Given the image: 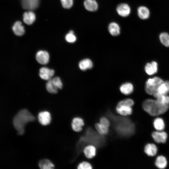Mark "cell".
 <instances>
[{
  "instance_id": "6da1fadb",
  "label": "cell",
  "mask_w": 169,
  "mask_h": 169,
  "mask_svg": "<svg viewBox=\"0 0 169 169\" xmlns=\"http://www.w3.org/2000/svg\"><path fill=\"white\" fill-rule=\"evenodd\" d=\"M108 115L112 120L116 131L119 134L127 137L134 133L135 125L129 119L125 116H115L110 112L108 113Z\"/></svg>"
},
{
  "instance_id": "7a4b0ae2",
  "label": "cell",
  "mask_w": 169,
  "mask_h": 169,
  "mask_svg": "<svg viewBox=\"0 0 169 169\" xmlns=\"http://www.w3.org/2000/svg\"><path fill=\"white\" fill-rule=\"evenodd\" d=\"M102 135L98 134L90 128L86 130L84 135L81 137L78 143V151H80L85 145L92 144L98 146L104 144L105 140Z\"/></svg>"
},
{
  "instance_id": "3957f363",
  "label": "cell",
  "mask_w": 169,
  "mask_h": 169,
  "mask_svg": "<svg viewBox=\"0 0 169 169\" xmlns=\"http://www.w3.org/2000/svg\"><path fill=\"white\" fill-rule=\"evenodd\" d=\"M35 120V118L27 109L20 110L15 116L13 119V124L19 135H23L25 131L24 127L28 123Z\"/></svg>"
},
{
  "instance_id": "277c9868",
  "label": "cell",
  "mask_w": 169,
  "mask_h": 169,
  "mask_svg": "<svg viewBox=\"0 0 169 169\" xmlns=\"http://www.w3.org/2000/svg\"><path fill=\"white\" fill-rule=\"evenodd\" d=\"M142 107L144 110L150 115L156 116L166 112L169 108V105L160 104L156 100L148 99L143 102Z\"/></svg>"
},
{
  "instance_id": "5b68a950",
  "label": "cell",
  "mask_w": 169,
  "mask_h": 169,
  "mask_svg": "<svg viewBox=\"0 0 169 169\" xmlns=\"http://www.w3.org/2000/svg\"><path fill=\"white\" fill-rule=\"evenodd\" d=\"M163 82L161 78L157 77L149 79L146 83V92L149 95H153L156 91L158 87Z\"/></svg>"
},
{
  "instance_id": "8992f818",
  "label": "cell",
  "mask_w": 169,
  "mask_h": 169,
  "mask_svg": "<svg viewBox=\"0 0 169 169\" xmlns=\"http://www.w3.org/2000/svg\"><path fill=\"white\" fill-rule=\"evenodd\" d=\"M151 136L154 141L157 143H165L167 138V134L162 131H154Z\"/></svg>"
},
{
  "instance_id": "52a82bcc",
  "label": "cell",
  "mask_w": 169,
  "mask_h": 169,
  "mask_svg": "<svg viewBox=\"0 0 169 169\" xmlns=\"http://www.w3.org/2000/svg\"><path fill=\"white\" fill-rule=\"evenodd\" d=\"M36 58L37 61L39 63L44 65L48 63L49 59V55L47 52L44 50H40L36 53Z\"/></svg>"
},
{
  "instance_id": "ba28073f",
  "label": "cell",
  "mask_w": 169,
  "mask_h": 169,
  "mask_svg": "<svg viewBox=\"0 0 169 169\" xmlns=\"http://www.w3.org/2000/svg\"><path fill=\"white\" fill-rule=\"evenodd\" d=\"M54 73V71L53 69L43 67L40 69L39 74L42 79L48 80L51 79Z\"/></svg>"
},
{
  "instance_id": "9c48e42d",
  "label": "cell",
  "mask_w": 169,
  "mask_h": 169,
  "mask_svg": "<svg viewBox=\"0 0 169 169\" xmlns=\"http://www.w3.org/2000/svg\"><path fill=\"white\" fill-rule=\"evenodd\" d=\"M116 110L119 114L124 116L130 115L132 112L131 107L119 103L117 106Z\"/></svg>"
},
{
  "instance_id": "30bf717a",
  "label": "cell",
  "mask_w": 169,
  "mask_h": 169,
  "mask_svg": "<svg viewBox=\"0 0 169 169\" xmlns=\"http://www.w3.org/2000/svg\"><path fill=\"white\" fill-rule=\"evenodd\" d=\"M38 118L39 122L43 125L49 124L51 121L50 114L48 111H44L39 113Z\"/></svg>"
},
{
  "instance_id": "8fae6325",
  "label": "cell",
  "mask_w": 169,
  "mask_h": 169,
  "mask_svg": "<svg viewBox=\"0 0 169 169\" xmlns=\"http://www.w3.org/2000/svg\"><path fill=\"white\" fill-rule=\"evenodd\" d=\"M169 92V81L163 82L158 87L153 95L154 97L159 95H166Z\"/></svg>"
},
{
  "instance_id": "7c38bea8",
  "label": "cell",
  "mask_w": 169,
  "mask_h": 169,
  "mask_svg": "<svg viewBox=\"0 0 169 169\" xmlns=\"http://www.w3.org/2000/svg\"><path fill=\"white\" fill-rule=\"evenodd\" d=\"M118 14L120 16L126 17L128 16L131 12V8L127 4L122 3L119 4L116 8Z\"/></svg>"
},
{
  "instance_id": "4fadbf2b",
  "label": "cell",
  "mask_w": 169,
  "mask_h": 169,
  "mask_svg": "<svg viewBox=\"0 0 169 169\" xmlns=\"http://www.w3.org/2000/svg\"><path fill=\"white\" fill-rule=\"evenodd\" d=\"M145 69L146 73L149 75L156 74L158 71V64L156 61H152L146 64Z\"/></svg>"
},
{
  "instance_id": "5bb4252c",
  "label": "cell",
  "mask_w": 169,
  "mask_h": 169,
  "mask_svg": "<svg viewBox=\"0 0 169 169\" xmlns=\"http://www.w3.org/2000/svg\"><path fill=\"white\" fill-rule=\"evenodd\" d=\"M23 8L25 9L33 10L36 8L39 0H21Z\"/></svg>"
},
{
  "instance_id": "9a60e30c",
  "label": "cell",
  "mask_w": 169,
  "mask_h": 169,
  "mask_svg": "<svg viewBox=\"0 0 169 169\" xmlns=\"http://www.w3.org/2000/svg\"><path fill=\"white\" fill-rule=\"evenodd\" d=\"M84 123L82 119L79 117H75L73 120L72 123V127L75 131L79 132L82 129Z\"/></svg>"
},
{
  "instance_id": "2e32d148",
  "label": "cell",
  "mask_w": 169,
  "mask_h": 169,
  "mask_svg": "<svg viewBox=\"0 0 169 169\" xmlns=\"http://www.w3.org/2000/svg\"><path fill=\"white\" fill-rule=\"evenodd\" d=\"M144 152L148 156H153L157 154V148L154 144L148 143L145 147Z\"/></svg>"
},
{
  "instance_id": "e0dca14e",
  "label": "cell",
  "mask_w": 169,
  "mask_h": 169,
  "mask_svg": "<svg viewBox=\"0 0 169 169\" xmlns=\"http://www.w3.org/2000/svg\"><path fill=\"white\" fill-rule=\"evenodd\" d=\"M92 61L89 59H85L80 61L78 66L79 69L82 71L91 69L93 66Z\"/></svg>"
},
{
  "instance_id": "ac0fdd59",
  "label": "cell",
  "mask_w": 169,
  "mask_h": 169,
  "mask_svg": "<svg viewBox=\"0 0 169 169\" xmlns=\"http://www.w3.org/2000/svg\"><path fill=\"white\" fill-rule=\"evenodd\" d=\"M23 22L28 25L32 24L35 20V14L32 11L25 12L23 13Z\"/></svg>"
},
{
  "instance_id": "d6986e66",
  "label": "cell",
  "mask_w": 169,
  "mask_h": 169,
  "mask_svg": "<svg viewBox=\"0 0 169 169\" xmlns=\"http://www.w3.org/2000/svg\"><path fill=\"white\" fill-rule=\"evenodd\" d=\"M133 89L132 84L128 82L122 84L120 87V91L125 95H129L132 93Z\"/></svg>"
},
{
  "instance_id": "ffe728a7",
  "label": "cell",
  "mask_w": 169,
  "mask_h": 169,
  "mask_svg": "<svg viewBox=\"0 0 169 169\" xmlns=\"http://www.w3.org/2000/svg\"><path fill=\"white\" fill-rule=\"evenodd\" d=\"M12 29L14 33L17 36H21L23 35L25 30L22 23L19 21L16 22L13 26Z\"/></svg>"
},
{
  "instance_id": "44dd1931",
  "label": "cell",
  "mask_w": 169,
  "mask_h": 169,
  "mask_svg": "<svg viewBox=\"0 0 169 169\" xmlns=\"http://www.w3.org/2000/svg\"><path fill=\"white\" fill-rule=\"evenodd\" d=\"M84 6L85 9L90 11H95L97 9L98 5L95 0H85Z\"/></svg>"
},
{
  "instance_id": "7402d4cb",
  "label": "cell",
  "mask_w": 169,
  "mask_h": 169,
  "mask_svg": "<svg viewBox=\"0 0 169 169\" xmlns=\"http://www.w3.org/2000/svg\"><path fill=\"white\" fill-rule=\"evenodd\" d=\"M96 151L95 147L92 145L86 146L84 150V152L85 156L89 159L92 158L95 156Z\"/></svg>"
},
{
  "instance_id": "603a6c76",
  "label": "cell",
  "mask_w": 169,
  "mask_h": 169,
  "mask_svg": "<svg viewBox=\"0 0 169 169\" xmlns=\"http://www.w3.org/2000/svg\"><path fill=\"white\" fill-rule=\"evenodd\" d=\"M155 164L156 166L159 169H163L166 168L167 165V161L165 157L159 156L156 158Z\"/></svg>"
},
{
  "instance_id": "cb8c5ba5",
  "label": "cell",
  "mask_w": 169,
  "mask_h": 169,
  "mask_svg": "<svg viewBox=\"0 0 169 169\" xmlns=\"http://www.w3.org/2000/svg\"><path fill=\"white\" fill-rule=\"evenodd\" d=\"M110 33L114 36H117L120 33V28L118 24L115 22L110 23L108 26Z\"/></svg>"
},
{
  "instance_id": "d4e9b609",
  "label": "cell",
  "mask_w": 169,
  "mask_h": 169,
  "mask_svg": "<svg viewBox=\"0 0 169 169\" xmlns=\"http://www.w3.org/2000/svg\"><path fill=\"white\" fill-rule=\"evenodd\" d=\"M139 17L141 19H145L148 18L150 12L148 8L145 6H141L138 9Z\"/></svg>"
},
{
  "instance_id": "484cf974",
  "label": "cell",
  "mask_w": 169,
  "mask_h": 169,
  "mask_svg": "<svg viewBox=\"0 0 169 169\" xmlns=\"http://www.w3.org/2000/svg\"><path fill=\"white\" fill-rule=\"evenodd\" d=\"M153 125L154 128L157 131H162L165 127L164 122L160 117H157L154 119Z\"/></svg>"
},
{
  "instance_id": "4316f807",
  "label": "cell",
  "mask_w": 169,
  "mask_h": 169,
  "mask_svg": "<svg viewBox=\"0 0 169 169\" xmlns=\"http://www.w3.org/2000/svg\"><path fill=\"white\" fill-rule=\"evenodd\" d=\"M40 168L42 169H53L54 166L49 160L44 159L40 161L38 163Z\"/></svg>"
},
{
  "instance_id": "83f0119b",
  "label": "cell",
  "mask_w": 169,
  "mask_h": 169,
  "mask_svg": "<svg viewBox=\"0 0 169 169\" xmlns=\"http://www.w3.org/2000/svg\"><path fill=\"white\" fill-rule=\"evenodd\" d=\"M157 102L161 104L169 105V96L166 95H159L155 97Z\"/></svg>"
},
{
  "instance_id": "f1b7e54d",
  "label": "cell",
  "mask_w": 169,
  "mask_h": 169,
  "mask_svg": "<svg viewBox=\"0 0 169 169\" xmlns=\"http://www.w3.org/2000/svg\"><path fill=\"white\" fill-rule=\"evenodd\" d=\"M95 127L98 133L102 135H106L108 133V127L100 123H96L95 125Z\"/></svg>"
},
{
  "instance_id": "f546056e",
  "label": "cell",
  "mask_w": 169,
  "mask_h": 169,
  "mask_svg": "<svg viewBox=\"0 0 169 169\" xmlns=\"http://www.w3.org/2000/svg\"><path fill=\"white\" fill-rule=\"evenodd\" d=\"M161 43L166 47H169V34L165 32L161 33L159 36Z\"/></svg>"
},
{
  "instance_id": "4dcf8cb0",
  "label": "cell",
  "mask_w": 169,
  "mask_h": 169,
  "mask_svg": "<svg viewBox=\"0 0 169 169\" xmlns=\"http://www.w3.org/2000/svg\"><path fill=\"white\" fill-rule=\"evenodd\" d=\"M47 90L50 93L56 94L58 92V89L56 88L53 84L51 79L48 80L46 84Z\"/></svg>"
},
{
  "instance_id": "1f68e13d",
  "label": "cell",
  "mask_w": 169,
  "mask_h": 169,
  "mask_svg": "<svg viewBox=\"0 0 169 169\" xmlns=\"http://www.w3.org/2000/svg\"><path fill=\"white\" fill-rule=\"evenodd\" d=\"M66 40L69 43H73L76 40V37L74 34V32L72 30L69 31L65 36Z\"/></svg>"
},
{
  "instance_id": "d6a6232c",
  "label": "cell",
  "mask_w": 169,
  "mask_h": 169,
  "mask_svg": "<svg viewBox=\"0 0 169 169\" xmlns=\"http://www.w3.org/2000/svg\"><path fill=\"white\" fill-rule=\"evenodd\" d=\"M51 79L53 84L56 88L58 89L62 88L63 84L59 77H55Z\"/></svg>"
},
{
  "instance_id": "836d02e7",
  "label": "cell",
  "mask_w": 169,
  "mask_h": 169,
  "mask_svg": "<svg viewBox=\"0 0 169 169\" xmlns=\"http://www.w3.org/2000/svg\"><path fill=\"white\" fill-rule=\"evenodd\" d=\"M63 8H70L73 5V0H60Z\"/></svg>"
},
{
  "instance_id": "e575fe53",
  "label": "cell",
  "mask_w": 169,
  "mask_h": 169,
  "mask_svg": "<svg viewBox=\"0 0 169 169\" xmlns=\"http://www.w3.org/2000/svg\"><path fill=\"white\" fill-rule=\"evenodd\" d=\"M79 169H91L92 168V166L89 163L84 161L80 163L78 166Z\"/></svg>"
},
{
  "instance_id": "d590c367",
  "label": "cell",
  "mask_w": 169,
  "mask_h": 169,
  "mask_svg": "<svg viewBox=\"0 0 169 169\" xmlns=\"http://www.w3.org/2000/svg\"><path fill=\"white\" fill-rule=\"evenodd\" d=\"M118 103L132 107L134 104V102L132 99H128L121 101Z\"/></svg>"
},
{
  "instance_id": "8d00e7d4",
  "label": "cell",
  "mask_w": 169,
  "mask_h": 169,
  "mask_svg": "<svg viewBox=\"0 0 169 169\" xmlns=\"http://www.w3.org/2000/svg\"><path fill=\"white\" fill-rule=\"evenodd\" d=\"M100 123L108 127L110 125V123L108 119L104 117H102L100 119Z\"/></svg>"
}]
</instances>
